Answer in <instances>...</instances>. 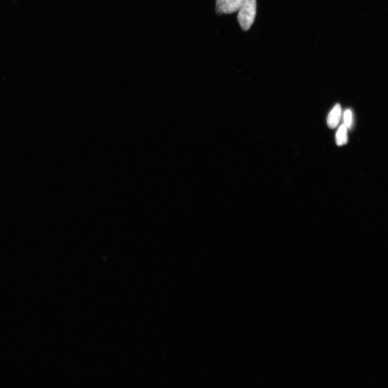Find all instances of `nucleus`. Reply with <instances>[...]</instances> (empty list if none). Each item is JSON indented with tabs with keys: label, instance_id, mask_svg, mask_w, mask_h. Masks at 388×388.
<instances>
[{
	"label": "nucleus",
	"instance_id": "obj_4",
	"mask_svg": "<svg viewBox=\"0 0 388 388\" xmlns=\"http://www.w3.org/2000/svg\"><path fill=\"white\" fill-rule=\"evenodd\" d=\"M336 141L337 145L339 146L345 145L347 143V127L345 124L339 127L337 133Z\"/></svg>",
	"mask_w": 388,
	"mask_h": 388
},
{
	"label": "nucleus",
	"instance_id": "obj_2",
	"mask_svg": "<svg viewBox=\"0 0 388 388\" xmlns=\"http://www.w3.org/2000/svg\"><path fill=\"white\" fill-rule=\"evenodd\" d=\"M243 2L244 0H216V12L219 15L235 13Z\"/></svg>",
	"mask_w": 388,
	"mask_h": 388
},
{
	"label": "nucleus",
	"instance_id": "obj_1",
	"mask_svg": "<svg viewBox=\"0 0 388 388\" xmlns=\"http://www.w3.org/2000/svg\"><path fill=\"white\" fill-rule=\"evenodd\" d=\"M256 0H244L237 16L239 24L244 31L251 28L256 17Z\"/></svg>",
	"mask_w": 388,
	"mask_h": 388
},
{
	"label": "nucleus",
	"instance_id": "obj_5",
	"mask_svg": "<svg viewBox=\"0 0 388 388\" xmlns=\"http://www.w3.org/2000/svg\"><path fill=\"white\" fill-rule=\"evenodd\" d=\"M344 123L347 128H351L353 123V114L352 110L347 109L344 114Z\"/></svg>",
	"mask_w": 388,
	"mask_h": 388
},
{
	"label": "nucleus",
	"instance_id": "obj_3",
	"mask_svg": "<svg viewBox=\"0 0 388 388\" xmlns=\"http://www.w3.org/2000/svg\"><path fill=\"white\" fill-rule=\"evenodd\" d=\"M341 116V108L337 104L331 110L327 118V124L329 128H335L339 124Z\"/></svg>",
	"mask_w": 388,
	"mask_h": 388
}]
</instances>
